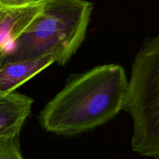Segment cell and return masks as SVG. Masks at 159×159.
Listing matches in <instances>:
<instances>
[{"instance_id":"cell-1","label":"cell","mask_w":159,"mask_h":159,"mask_svg":"<svg viewBox=\"0 0 159 159\" xmlns=\"http://www.w3.org/2000/svg\"><path fill=\"white\" fill-rule=\"evenodd\" d=\"M127 90L122 66H96L68 79L40 111L39 122L46 131L65 136L93 130L124 110Z\"/></svg>"},{"instance_id":"cell-2","label":"cell","mask_w":159,"mask_h":159,"mask_svg":"<svg viewBox=\"0 0 159 159\" xmlns=\"http://www.w3.org/2000/svg\"><path fill=\"white\" fill-rule=\"evenodd\" d=\"M93 9L88 0H43L40 12L0 61L51 56L54 63L65 65L83 42Z\"/></svg>"},{"instance_id":"cell-3","label":"cell","mask_w":159,"mask_h":159,"mask_svg":"<svg viewBox=\"0 0 159 159\" xmlns=\"http://www.w3.org/2000/svg\"><path fill=\"white\" fill-rule=\"evenodd\" d=\"M124 110L133 121L132 150L159 159V34L147 39L135 55Z\"/></svg>"},{"instance_id":"cell-4","label":"cell","mask_w":159,"mask_h":159,"mask_svg":"<svg viewBox=\"0 0 159 159\" xmlns=\"http://www.w3.org/2000/svg\"><path fill=\"white\" fill-rule=\"evenodd\" d=\"M43 0L20 6H0V57L40 12Z\"/></svg>"},{"instance_id":"cell-5","label":"cell","mask_w":159,"mask_h":159,"mask_svg":"<svg viewBox=\"0 0 159 159\" xmlns=\"http://www.w3.org/2000/svg\"><path fill=\"white\" fill-rule=\"evenodd\" d=\"M54 63L51 56L21 61H0V92L11 93Z\"/></svg>"},{"instance_id":"cell-6","label":"cell","mask_w":159,"mask_h":159,"mask_svg":"<svg viewBox=\"0 0 159 159\" xmlns=\"http://www.w3.org/2000/svg\"><path fill=\"white\" fill-rule=\"evenodd\" d=\"M33 103L34 99L25 95L0 92V137L20 134Z\"/></svg>"},{"instance_id":"cell-7","label":"cell","mask_w":159,"mask_h":159,"mask_svg":"<svg viewBox=\"0 0 159 159\" xmlns=\"http://www.w3.org/2000/svg\"><path fill=\"white\" fill-rule=\"evenodd\" d=\"M20 134L0 137V159H25L20 151Z\"/></svg>"},{"instance_id":"cell-8","label":"cell","mask_w":159,"mask_h":159,"mask_svg":"<svg viewBox=\"0 0 159 159\" xmlns=\"http://www.w3.org/2000/svg\"><path fill=\"white\" fill-rule=\"evenodd\" d=\"M34 0H0L1 6H20L26 5Z\"/></svg>"}]
</instances>
